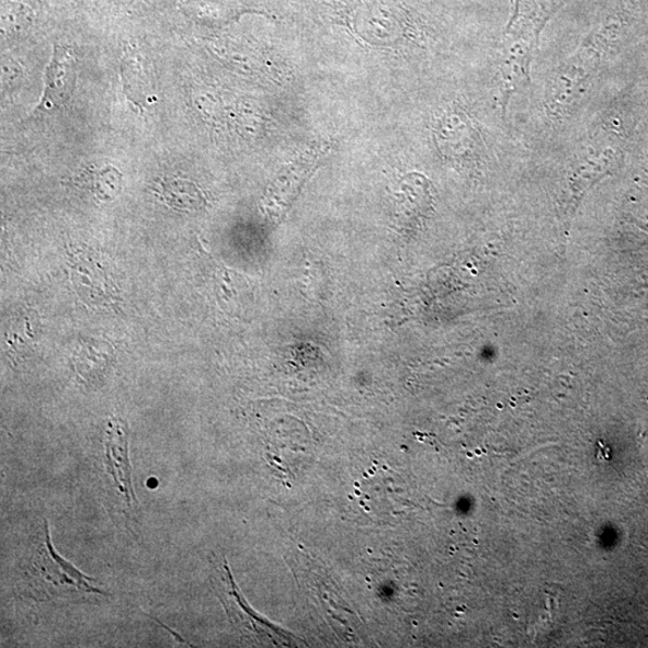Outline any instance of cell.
<instances>
[{
  "instance_id": "obj_6",
  "label": "cell",
  "mask_w": 648,
  "mask_h": 648,
  "mask_svg": "<svg viewBox=\"0 0 648 648\" xmlns=\"http://www.w3.org/2000/svg\"><path fill=\"white\" fill-rule=\"evenodd\" d=\"M562 3L563 0H514V13L506 31L538 39L544 26Z\"/></svg>"
},
{
  "instance_id": "obj_1",
  "label": "cell",
  "mask_w": 648,
  "mask_h": 648,
  "mask_svg": "<svg viewBox=\"0 0 648 648\" xmlns=\"http://www.w3.org/2000/svg\"><path fill=\"white\" fill-rule=\"evenodd\" d=\"M25 574L33 598L40 601L92 594L104 595L94 586V579L77 571L55 552L47 521H43L36 542L33 543Z\"/></svg>"
},
{
  "instance_id": "obj_3",
  "label": "cell",
  "mask_w": 648,
  "mask_h": 648,
  "mask_svg": "<svg viewBox=\"0 0 648 648\" xmlns=\"http://www.w3.org/2000/svg\"><path fill=\"white\" fill-rule=\"evenodd\" d=\"M538 39L522 34L505 33L499 47L496 72V101L503 115L511 97L530 85V66Z\"/></svg>"
},
{
  "instance_id": "obj_2",
  "label": "cell",
  "mask_w": 648,
  "mask_h": 648,
  "mask_svg": "<svg viewBox=\"0 0 648 648\" xmlns=\"http://www.w3.org/2000/svg\"><path fill=\"white\" fill-rule=\"evenodd\" d=\"M602 52L585 39L582 47L556 67L545 93L544 105L549 116L559 119L567 115L585 93L586 87L598 69Z\"/></svg>"
},
{
  "instance_id": "obj_4",
  "label": "cell",
  "mask_w": 648,
  "mask_h": 648,
  "mask_svg": "<svg viewBox=\"0 0 648 648\" xmlns=\"http://www.w3.org/2000/svg\"><path fill=\"white\" fill-rule=\"evenodd\" d=\"M435 141L440 152L452 157H469L481 152L482 141L471 117L461 109L448 110L437 122Z\"/></svg>"
},
{
  "instance_id": "obj_5",
  "label": "cell",
  "mask_w": 648,
  "mask_h": 648,
  "mask_svg": "<svg viewBox=\"0 0 648 648\" xmlns=\"http://www.w3.org/2000/svg\"><path fill=\"white\" fill-rule=\"evenodd\" d=\"M75 76L73 52L55 45L51 63L45 72L43 94L36 112H48L61 107L73 93Z\"/></svg>"
}]
</instances>
